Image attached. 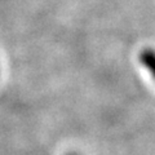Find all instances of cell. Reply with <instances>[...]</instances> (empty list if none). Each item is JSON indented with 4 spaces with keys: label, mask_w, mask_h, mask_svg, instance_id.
<instances>
[{
    "label": "cell",
    "mask_w": 155,
    "mask_h": 155,
    "mask_svg": "<svg viewBox=\"0 0 155 155\" xmlns=\"http://www.w3.org/2000/svg\"><path fill=\"white\" fill-rule=\"evenodd\" d=\"M145 62H146L147 67L155 78V54L154 53H146V54H145Z\"/></svg>",
    "instance_id": "6da1fadb"
}]
</instances>
